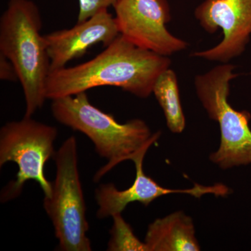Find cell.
Wrapping results in <instances>:
<instances>
[{
    "label": "cell",
    "mask_w": 251,
    "mask_h": 251,
    "mask_svg": "<svg viewBox=\"0 0 251 251\" xmlns=\"http://www.w3.org/2000/svg\"><path fill=\"white\" fill-rule=\"evenodd\" d=\"M171 64L169 57L141 49L120 34L93 59L50 72L46 98L53 100L104 86L148 98L157 79Z\"/></svg>",
    "instance_id": "1"
},
{
    "label": "cell",
    "mask_w": 251,
    "mask_h": 251,
    "mask_svg": "<svg viewBox=\"0 0 251 251\" xmlns=\"http://www.w3.org/2000/svg\"><path fill=\"white\" fill-rule=\"evenodd\" d=\"M51 112L56 121L88 137L98 154L108 161L94 175V182L122 162L131 161L161 136L160 131L151 133L148 125L139 119L119 123L113 115L92 105L87 92L53 99Z\"/></svg>",
    "instance_id": "2"
},
{
    "label": "cell",
    "mask_w": 251,
    "mask_h": 251,
    "mask_svg": "<svg viewBox=\"0 0 251 251\" xmlns=\"http://www.w3.org/2000/svg\"><path fill=\"white\" fill-rule=\"evenodd\" d=\"M41 27L40 11L31 0H9L0 18V54L11 61L17 72L26 117H32L47 99L50 61Z\"/></svg>",
    "instance_id": "3"
},
{
    "label": "cell",
    "mask_w": 251,
    "mask_h": 251,
    "mask_svg": "<svg viewBox=\"0 0 251 251\" xmlns=\"http://www.w3.org/2000/svg\"><path fill=\"white\" fill-rule=\"evenodd\" d=\"M232 64L217 66L195 79L196 93L208 115L218 122L221 144L209 159L223 170L251 163V116L238 111L228 102L229 83L234 77Z\"/></svg>",
    "instance_id": "4"
},
{
    "label": "cell",
    "mask_w": 251,
    "mask_h": 251,
    "mask_svg": "<svg viewBox=\"0 0 251 251\" xmlns=\"http://www.w3.org/2000/svg\"><path fill=\"white\" fill-rule=\"evenodd\" d=\"M56 176L52 194L44 197V207L51 220L54 234L63 251H91L87 233L85 198L78 171L76 138H68L53 156Z\"/></svg>",
    "instance_id": "5"
},
{
    "label": "cell",
    "mask_w": 251,
    "mask_h": 251,
    "mask_svg": "<svg viewBox=\"0 0 251 251\" xmlns=\"http://www.w3.org/2000/svg\"><path fill=\"white\" fill-rule=\"evenodd\" d=\"M57 129L52 126L24 116L19 121L5 124L0 129V167L14 162L18 167L16 179L6 185L1 193V201L16 199L29 180L39 184L44 196L52 194V183L46 179V162L54 155V144Z\"/></svg>",
    "instance_id": "6"
},
{
    "label": "cell",
    "mask_w": 251,
    "mask_h": 251,
    "mask_svg": "<svg viewBox=\"0 0 251 251\" xmlns=\"http://www.w3.org/2000/svg\"><path fill=\"white\" fill-rule=\"evenodd\" d=\"M112 7L120 35L134 45L166 57L187 48L167 29L171 20L168 0H118Z\"/></svg>",
    "instance_id": "7"
},
{
    "label": "cell",
    "mask_w": 251,
    "mask_h": 251,
    "mask_svg": "<svg viewBox=\"0 0 251 251\" xmlns=\"http://www.w3.org/2000/svg\"><path fill=\"white\" fill-rule=\"evenodd\" d=\"M195 16L207 32L221 28L224 39L211 49L195 52L193 57L224 64L244 52L251 35V0H204Z\"/></svg>",
    "instance_id": "8"
},
{
    "label": "cell",
    "mask_w": 251,
    "mask_h": 251,
    "mask_svg": "<svg viewBox=\"0 0 251 251\" xmlns=\"http://www.w3.org/2000/svg\"><path fill=\"white\" fill-rule=\"evenodd\" d=\"M150 146L143 148L133 156L131 161L135 167V177L133 184L125 190L117 189L113 184H102L95 191V199L99 206L97 218L100 219L112 217L117 214H122L130 203L138 202L148 206L153 201L166 195L180 193L187 194L200 198L205 194L225 197L230 192L227 186L216 184L213 186H202L194 184L189 189L175 190L163 187L154 180L145 174L143 169L144 158Z\"/></svg>",
    "instance_id": "9"
},
{
    "label": "cell",
    "mask_w": 251,
    "mask_h": 251,
    "mask_svg": "<svg viewBox=\"0 0 251 251\" xmlns=\"http://www.w3.org/2000/svg\"><path fill=\"white\" fill-rule=\"evenodd\" d=\"M120 35L115 17L103 10L76 23L69 29L52 31L44 35L50 61V72L67 67L74 59L82 57L97 44L106 47Z\"/></svg>",
    "instance_id": "10"
},
{
    "label": "cell",
    "mask_w": 251,
    "mask_h": 251,
    "mask_svg": "<svg viewBox=\"0 0 251 251\" xmlns=\"http://www.w3.org/2000/svg\"><path fill=\"white\" fill-rule=\"evenodd\" d=\"M193 220L178 211L149 225L145 242L148 251H201Z\"/></svg>",
    "instance_id": "11"
},
{
    "label": "cell",
    "mask_w": 251,
    "mask_h": 251,
    "mask_svg": "<svg viewBox=\"0 0 251 251\" xmlns=\"http://www.w3.org/2000/svg\"><path fill=\"white\" fill-rule=\"evenodd\" d=\"M152 94L163 110L170 130L174 133H182L186 120L180 100L177 77L173 69L169 68L159 75Z\"/></svg>",
    "instance_id": "12"
},
{
    "label": "cell",
    "mask_w": 251,
    "mask_h": 251,
    "mask_svg": "<svg viewBox=\"0 0 251 251\" xmlns=\"http://www.w3.org/2000/svg\"><path fill=\"white\" fill-rule=\"evenodd\" d=\"M112 218L113 222L107 251H148L145 243L135 235L131 226L124 219L122 214H115Z\"/></svg>",
    "instance_id": "13"
},
{
    "label": "cell",
    "mask_w": 251,
    "mask_h": 251,
    "mask_svg": "<svg viewBox=\"0 0 251 251\" xmlns=\"http://www.w3.org/2000/svg\"><path fill=\"white\" fill-rule=\"evenodd\" d=\"M118 0H78L77 23L83 22L103 10L113 6Z\"/></svg>",
    "instance_id": "14"
},
{
    "label": "cell",
    "mask_w": 251,
    "mask_h": 251,
    "mask_svg": "<svg viewBox=\"0 0 251 251\" xmlns=\"http://www.w3.org/2000/svg\"><path fill=\"white\" fill-rule=\"evenodd\" d=\"M0 79L3 81L18 80L14 64L1 54H0Z\"/></svg>",
    "instance_id": "15"
}]
</instances>
